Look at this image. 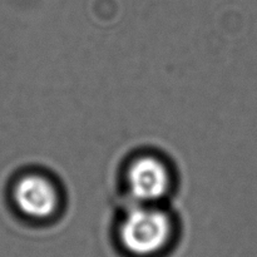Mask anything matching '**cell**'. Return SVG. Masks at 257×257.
Instances as JSON below:
<instances>
[{
	"label": "cell",
	"mask_w": 257,
	"mask_h": 257,
	"mask_svg": "<svg viewBox=\"0 0 257 257\" xmlns=\"http://www.w3.org/2000/svg\"><path fill=\"white\" fill-rule=\"evenodd\" d=\"M128 192L143 205H157L170 193L171 170L165 161L155 155H142L128 165L125 172Z\"/></svg>",
	"instance_id": "cell-3"
},
{
	"label": "cell",
	"mask_w": 257,
	"mask_h": 257,
	"mask_svg": "<svg viewBox=\"0 0 257 257\" xmlns=\"http://www.w3.org/2000/svg\"><path fill=\"white\" fill-rule=\"evenodd\" d=\"M13 207L30 221H47L58 212L60 195L57 185L39 172H25L18 176L9 188Z\"/></svg>",
	"instance_id": "cell-2"
},
{
	"label": "cell",
	"mask_w": 257,
	"mask_h": 257,
	"mask_svg": "<svg viewBox=\"0 0 257 257\" xmlns=\"http://www.w3.org/2000/svg\"><path fill=\"white\" fill-rule=\"evenodd\" d=\"M176 225L157 205L137 203L122 217L117 228L120 250L130 257H160L173 242Z\"/></svg>",
	"instance_id": "cell-1"
}]
</instances>
